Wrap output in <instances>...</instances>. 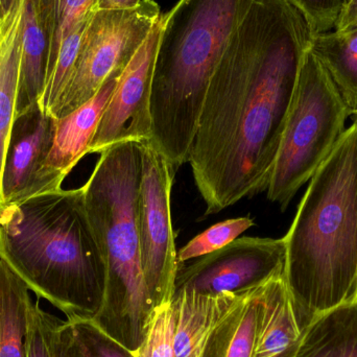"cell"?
<instances>
[{"label": "cell", "mask_w": 357, "mask_h": 357, "mask_svg": "<svg viewBox=\"0 0 357 357\" xmlns=\"http://www.w3.org/2000/svg\"><path fill=\"white\" fill-rule=\"evenodd\" d=\"M310 52L326 71L350 116L357 115V27L314 35Z\"/></svg>", "instance_id": "cell-19"}, {"label": "cell", "mask_w": 357, "mask_h": 357, "mask_svg": "<svg viewBox=\"0 0 357 357\" xmlns=\"http://www.w3.org/2000/svg\"><path fill=\"white\" fill-rule=\"evenodd\" d=\"M61 319L40 307L39 301H31L29 312L27 357H54V340Z\"/></svg>", "instance_id": "cell-26"}, {"label": "cell", "mask_w": 357, "mask_h": 357, "mask_svg": "<svg viewBox=\"0 0 357 357\" xmlns=\"http://www.w3.org/2000/svg\"><path fill=\"white\" fill-rule=\"evenodd\" d=\"M24 10L25 0H0V212L4 157L16 116Z\"/></svg>", "instance_id": "cell-14"}, {"label": "cell", "mask_w": 357, "mask_h": 357, "mask_svg": "<svg viewBox=\"0 0 357 357\" xmlns=\"http://www.w3.org/2000/svg\"><path fill=\"white\" fill-rule=\"evenodd\" d=\"M347 108L322 65L304 56L266 195L284 211L345 134Z\"/></svg>", "instance_id": "cell-6"}, {"label": "cell", "mask_w": 357, "mask_h": 357, "mask_svg": "<svg viewBox=\"0 0 357 357\" xmlns=\"http://www.w3.org/2000/svg\"><path fill=\"white\" fill-rule=\"evenodd\" d=\"M349 2H350V0H347V3H349ZM347 6H348V4H347Z\"/></svg>", "instance_id": "cell-31"}, {"label": "cell", "mask_w": 357, "mask_h": 357, "mask_svg": "<svg viewBox=\"0 0 357 357\" xmlns=\"http://www.w3.org/2000/svg\"><path fill=\"white\" fill-rule=\"evenodd\" d=\"M295 357H357V303L314 318L304 329Z\"/></svg>", "instance_id": "cell-18"}, {"label": "cell", "mask_w": 357, "mask_h": 357, "mask_svg": "<svg viewBox=\"0 0 357 357\" xmlns=\"http://www.w3.org/2000/svg\"><path fill=\"white\" fill-rule=\"evenodd\" d=\"M142 167L139 142H121L100 153L83 186L107 268L104 301L92 322L132 352L144 342L155 310L140 261L136 206Z\"/></svg>", "instance_id": "cell-5"}, {"label": "cell", "mask_w": 357, "mask_h": 357, "mask_svg": "<svg viewBox=\"0 0 357 357\" xmlns=\"http://www.w3.org/2000/svg\"><path fill=\"white\" fill-rule=\"evenodd\" d=\"M284 279L304 329L357 294V117L310 178L289 232Z\"/></svg>", "instance_id": "cell-3"}, {"label": "cell", "mask_w": 357, "mask_h": 357, "mask_svg": "<svg viewBox=\"0 0 357 357\" xmlns=\"http://www.w3.org/2000/svg\"><path fill=\"white\" fill-rule=\"evenodd\" d=\"M56 128V119L39 102L15 116L4 157L2 209L39 195L40 173L52 150Z\"/></svg>", "instance_id": "cell-11"}, {"label": "cell", "mask_w": 357, "mask_h": 357, "mask_svg": "<svg viewBox=\"0 0 357 357\" xmlns=\"http://www.w3.org/2000/svg\"><path fill=\"white\" fill-rule=\"evenodd\" d=\"M142 177L136 215L140 261L154 308L172 301L178 261L172 222L174 173L167 159L150 140L139 142Z\"/></svg>", "instance_id": "cell-8"}, {"label": "cell", "mask_w": 357, "mask_h": 357, "mask_svg": "<svg viewBox=\"0 0 357 357\" xmlns=\"http://www.w3.org/2000/svg\"><path fill=\"white\" fill-rule=\"evenodd\" d=\"M356 116H357V115H356Z\"/></svg>", "instance_id": "cell-32"}, {"label": "cell", "mask_w": 357, "mask_h": 357, "mask_svg": "<svg viewBox=\"0 0 357 357\" xmlns=\"http://www.w3.org/2000/svg\"><path fill=\"white\" fill-rule=\"evenodd\" d=\"M161 26L162 15L119 77L88 154H100L121 142L151 140V96Z\"/></svg>", "instance_id": "cell-10"}, {"label": "cell", "mask_w": 357, "mask_h": 357, "mask_svg": "<svg viewBox=\"0 0 357 357\" xmlns=\"http://www.w3.org/2000/svg\"><path fill=\"white\" fill-rule=\"evenodd\" d=\"M237 293L203 295L178 291L172 298L176 357H202L210 333Z\"/></svg>", "instance_id": "cell-16"}, {"label": "cell", "mask_w": 357, "mask_h": 357, "mask_svg": "<svg viewBox=\"0 0 357 357\" xmlns=\"http://www.w3.org/2000/svg\"><path fill=\"white\" fill-rule=\"evenodd\" d=\"M161 15L154 0H142L133 8H96L70 79L50 114L56 119L67 116L91 100L110 77L121 75Z\"/></svg>", "instance_id": "cell-7"}, {"label": "cell", "mask_w": 357, "mask_h": 357, "mask_svg": "<svg viewBox=\"0 0 357 357\" xmlns=\"http://www.w3.org/2000/svg\"><path fill=\"white\" fill-rule=\"evenodd\" d=\"M357 27V0H350L335 31H343Z\"/></svg>", "instance_id": "cell-28"}, {"label": "cell", "mask_w": 357, "mask_h": 357, "mask_svg": "<svg viewBox=\"0 0 357 357\" xmlns=\"http://www.w3.org/2000/svg\"><path fill=\"white\" fill-rule=\"evenodd\" d=\"M133 354L135 357H176L172 301L155 308L146 337Z\"/></svg>", "instance_id": "cell-25"}, {"label": "cell", "mask_w": 357, "mask_h": 357, "mask_svg": "<svg viewBox=\"0 0 357 357\" xmlns=\"http://www.w3.org/2000/svg\"><path fill=\"white\" fill-rule=\"evenodd\" d=\"M255 225L251 216L230 218L218 222L201 234L193 237L178 252V264L213 253L239 238L243 233Z\"/></svg>", "instance_id": "cell-24"}, {"label": "cell", "mask_w": 357, "mask_h": 357, "mask_svg": "<svg viewBox=\"0 0 357 357\" xmlns=\"http://www.w3.org/2000/svg\"><path fill=\"white\" fill-rule=\"evenodd\" d=\"M305 17L314 35L335 31L347 0H289Z\"/></svg>", "instance_id": "cell-27"}, {"label": "cell", "mask_w": 357, "mask_h": 357, "mask_svg": "<svg viewBox=\"0 0 357 357\" xmlns=\"http://www.w3.org/2000/svg\"><path fill=\"white\" fill-rule=\"evenodd\" d=\"M142 0H98V8L109 10H123L133 8L139 6Z\"/></svg>", "instance_id": "cell-29"}, {"label": "cell", "mask_w": 357, "mask_h": 357, "mask_svg": "<svg viewBox=\"0 0 357 357\" xmlns=\"http://www.w3.org/2000/svg\"><path fill=\"white\" fill-rule=\"evenodd\" d=\"M262 284L237 293L210 333L202 357H253Z\"/></svg>", "instance_id": "cell-17"}, {"label": "cell", "mask_w": 357, "mask_h": 357, "mask_svg": "<svg viewBox=\"0 0 357 357\" xmlns=\"http://www.w3.org/2000/svg\"><path fill=\"white\" fill-rule=\"evenodd\" d=\"M52 31L48 75L52 73L63 40L98 8V0H43Z\"/></svg>", "instance_id": "cell-22"}, {"label": "cell", "mask_w": 357, "mask_h": 357, "mask_svg": "<svg viewBox=\"0 0 357 357\" xmlns=\"http://www.w3.org/2000/svg\"><path fill=\"white\" fill-rule=\"evenodd\" d=\"M0 260L67 320L92 321L102 307L106 262L83 187L48 191L3 208Z\"/></svg>", "instance_id": "cell-2"}, {"label": "cell", "mask_w": 357, "mask_h": 357, "mask_svg": "<svg viewBox=\"0 0 357 357\" xmlns=\"http://www.w3.org/2000/svg\"><path fill=\"white\" fill-rule=\"evenodd\" d=\"M119 77L121 75H113L91 100L67 116L56 119L54 144L40 173L39 195L62 188L65 178L88 155L100 117Z\"/></svg>", "instance_id": "cell-12"}, {"label": "cell", "mask_w": 357, "mask_h": 357, "mask_svg": "<svg viewBox=\"0 0 357 357\" xmlns=\"http://www.w3.org/2000/svg\"><path fill=\"white\" fill-rule=\"evenodd\" d=\"M52 31L43 0H25L16 115L39 102L45 87Z\"/></svg>", "instance_id": "cell-15"}, {"label": "cell", "mask_w": 357, "mask_h": 357, "mask_svg": "<svg viewBox=\"0 0 357 357\" xmlns=\"http://www.w3.org/2000/svg\"><path fill=\"white\" fill-rule=\"evenodd\" d=\"M354 302H356V303H357V294H356V300H354Z\"/></svg>", "instance_id": "cell-30"}, {"label": "cell", "mask_w": 357, "mask_h": 357, "mask_svg": "<svg viewBox=\"0 0 357 357\" xmlns=\"http://www.w3.org/2000/svg\"><path fill=\"white\" fill-rule=\"evenodd\" d=\"M255 0H178L162 15L151 144L174 173L188 162L210 79Z\"/></svg>", "instance_id": "cell-4"}, {"label": "cell", "mask_w": 357, "mask_h": 357, "mask_svg": "<svg viewBox=\"0 0 357 357\" xmlns=\"http://www.w3.org/2000/svg\"><path fill=\"white\" fill-rule=\"evenodd\" d=\"M314 33L289 0H255L216 66L188 162L205 215L268 190Z\"/></svg>", "instance_id": "cell-1"}, {"label": "cell", "mask_w": 357, "mask_h": 357, "mask_svg": "<svg viewBox=\"0 0 357 357\" xmlns=\"http://www.w3.org/2000/svg\"><path fill=\"white\" fill-rule=\"evenodd\" d=\"M54 357H135L90 320H61Z\"/></svg>", "instance_id": "cell-21"}, {"label": "cell", "mask_w": 357, "mask_h": 357, "mask_svg": "<svg viewBox=\"0 0 357 357\" xmlns=\"http://www.w3.org/2000/svg\"><path fill=\"white\" fill-rule=\"evenodd\" d=\"M91 16L87 20L79 23L63 40L62 44H61L56 64H54L52 73L46 79L43 93H42L41 98L39 100L40 107L50 114L56 106V102H58L59 98H60L64 88L66 87L69 79H70L77 54H79L82 39H83L84 33H85L86 27H87Z\"/></svg>", "instance_id": "cell-23"}, {"label": "cell", "mask_w": 357, "mask_h": 357, "mask_svg": "<svg viewBox=\"0 0 357 357\" xmlns=\"http://www.w3.org/2000/svg\"><path fill=\"white\" fill-rule=\"evenodd\" d=\"M285 259L284 237H239L188 266L178 264L174 294L241 293L284 274Z\"/></svg>", "instance_id": "cell-9"}, {"label": "cell", "mask_w": 357, "mask_h": 357, "mask_svg": "<svg viewBox=\"0 0 357 357\" xmlns=\"http://www.w3.org/2000/svg\"><path fill=\"white\" fill-rule=\"evenodd\" d=\"M29 289L0 260V357H27Z\"/></svg>", "instance_id": "cell-20"}, {"label": "cell", "mask_w": 357, "mask_h": 357, "mask_svg": "<svg viewBox=\"0 0 357 357\" xmlns=\"http://www.w3.org/2000/svg\"><path fill=\"white\" fill-rule=\"evenodd\" d=\"M303 331L284 274L264 282L253 357H295Z\"/></svg>", "instance_id": "cell-13"}]
</instances>
